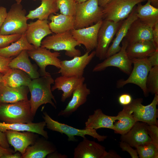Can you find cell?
<instances>
[{"instance_id": "ffe728a7", "label": "cell", "mask_w": 158, "mask_h": 158, "mask_svg": "<svg viewBox=\"0 0 158 158\" xmlns=\"http://www.w3.org/2000/svg\"><path fill=\"white\" fill-rule=\"evenodd\" d=\"M85 80L84 77H69L61 75L54 80V85L51 87V90L52 91L56 89L62 91L61 101L64 102L71 96L75 90L80 84L84 83Z\"/></svg>"}, {"instance_id": "cb8c5ba5", "label": "cell", "mask_w": 158, "mask_h": 158, "mask_svg": "<svg viewBox=\"0 0 158 158\" xmlns=\"http://www.w3.org/2000/svg\"><path fill=\"white\" fill-rule=\"evenodd\" d=\"M29 92L28 86L11 87L1 81L0 82V104L10 103L28 100Z\"/></svg>"}, {"instance_id": "681fc988", "label": "cell", "mask_w": 158, "mask_h": 158, "mask_svg": "<svg viewBox=\"0 0 158 158\" xmlns=\"http://www.w3.org/2000/svg\"><path fill=\"white\" fill-rule=\"evenodd\" d=\"M22 154L19 152L4 155L1 158H22Z\"/></svg>"}, {"instance_id": "6da1fadb", "label": "cell", "mask_w": 158, "mask_h": 158, "mask_svg": "<svg viewBox=\"0 0 158 158\" xmlns=\"http://www.w3.org/2000/svg\"><path fill=\"white\" fill-rule=\"evenodd\" d=\"M54 80L50 74L32 79L28 86L31 94L29 100L31 110L35 116L37 109L43 104L49 103L56 109V104L53 95L51 85L54 84Z\"/></svg>"}, {"instance_id": "2e32d148", "label": "cell", "mask_w": 158, "mask_h": 158, "mask_svg": "<svg viewBox=\"0 0 158 158\" xmlns=\"http://www.w3.org/2000/svg\"><path fill=\"white\" fill-rule=\"evenodd\" d=\"M52 33L49 28L48 20L39 19L28 24L25 33L27 41L33 45L35 49L40 47L44 37Z\"/></svg>"}, {"instance_id": "277c9868", "label": "cell", "mask_w": 158, "mask_h": 158, "mask_svg": "<svg viewBox=\"0 0 158 158\" xmlns=\"http://www.w3.org/2000/svg\"><path fill=\"white\" fill-rule=\"evenodd\" d=\"M26 14V10L21 3L12 4L1 28L0 34L8 35L25 33L28 25Z\"/></svg>"}, {"instance_id": "8d00e7d4", "label": "cell", "mask_w": 158, "mask_h": 158, "mask_svg": "<svg viewBox=\"0 0 158 158\" xmlns=\"http://www.w3.org/2000/svg\"><path fill=\"white\" fill-rule=\"evenodd\" d=\"M56 1L61 14L75 16L77 4L75 0H56Z\"/></svg>"}, {"instance_id": "4fadbf2b", "label": "cell", "mask_w": 158, "mask_h": 158, "mask_svg": "<svg viewBox=\"0 0 158 158\" xmlns=\"http://www.w3.org/2000/svg\"><path fill=\"white\" fill-rule=\"evenodd\" d=\"M50 50L41 47L35 49L27 51L29 57L33 59L40 68V76L50 73L46 71V67L52 65L58 69L61 67V60L58 58L60 53L58 51L52 52Z\"/></svg>"}, {"instance_id": "ab89813d", "label": "cell", "mask_w": 158, "mask_h": 158, "mask_svg": "<svg viewBox=\"0 0 158 158\" xmlns=\"http://www.w3.org/2000/svg\"><path fill=\"white\" fill-rule=\"evenodd\" d=\"M120 147L124 151H126L130 154L132 158H139L136 149H134L127 143L121 141L119 143Z\"/></svg>"}, {"instance_id": "ba28073f", "label": "cell", "mask_w": 158, "mask_h": 158, "mask_svg": "<svg viewBox=\"0 0 158 158\" xmlns=\"http://www.w3.org/2000/svg\"><path fill=\"white\" fill-rule=\"evenodd\" d=\"M132 60L133 67L126 80L120 79L117 81L118 88L123 87L126 85L132 83L139 86L142 90L145 97L149 95L146 86L147 76L152 67L147 58H133Z\"/></svg>"}, {"instance_id": "9f6ffc18", "label": "cell", "mask_w": 158, "mask_h": 158, "mask_svg": "<svg viewBox=\"0 0 158 158\" xmlns=\"http://www.w3.org/2000/svg\"><path fill=\"white\" fill-rule=\"evenodd\" d=\"M15 0L16 1V3H19V4L21 3V2L22 1V0Z\"/></svg>"}, {"instance_id": "11a10c76", "label": "cell", "mask_w": 158, "mask_h": 158, "mask_svg": "<svg viewBox=\"0 0 158 158\" xmlns=\"http://www.w3.org/2000/svg\"><path fill=\"white\" fill-rule=\"evenodd\" d=\"M4 74L0 73V82L2 81V79Z\"/></svg>"}, {"instance_id": "7c38bea8", "label": "cell", "mask_w": 158, "mask_h": 158, "mask_svg": "<svg viewBox=\"0 0 158 158\" xmlns=\"http://www.w3.org/2000/svg\"><path fill=\"white\" fill-rule=\"evenodd\" d=\"M87 51L82 56H76L70 60L61 61L58 71L61 75L69 77H83L84 69L95 56V51L89 54Z\"/></svg>"}, {"instance_id": "7a4b0ae2", "label": "cell", "mask_w": 158, "mask_h": 158, "mask_svg": "<svg viewBox=\"0 0 158 158\" xmlns=\"http://www.w3.org/2000/svg\"><path fill=\"white\" fill-rule=\"evenodd\" d=\"M32 114L29 100L0 104V121L7 123L32 122Z\"/></svg>"}, {"instance_id": "7dc6e473", "label": "cell", "mask_w": 158, "mask_h": 158, "mask_svg": "<svg viewBox=\"0 0 158 158\" xmlns=\"http://www.w3.org/2000/svg\"><path fill=\"white\" fill-rule=\"evenodd\" d=\"M14 151L9 148H5L0 145V158L6 155L15 153Z\"/></svg>"}, {"instance_id": "f35d334b", "label": "cell", "mask_w": 158, "mask_h": 158, "mask_svg": "<svg viewBox=\"0 0 158 158\" xmlns=\"http://www.w3.org/2000/svg\"><path fill=\"white\" fill-rule=\"evenodd\" d=\"M158 125L147 123V133L150 137L151 142L158 147Z\"/></svg>"}, {"instance_id": "816d5d0a", "label": "cell", "mask_w": 158, "mask_h": 158, "mask_svg": "<svg viewBox=\"0 0 158 158\" xmlns=\"http://www.w3.org/2000/svg\"><path fill=\"white\" fill-rule=\"evenodd\" d=\"M111 0H98L99 5L102 7Z\"/></svg>"}, {"instance_id": "9c48e42d", "label": "cell", "mask_w": 158, "mask_h": 158, "mask_svg": "<svg viewBox=\"0 0 158 158\" xmlns=\"http://www.w3.org/2000/svg\"><path fill=\"white\" fill-rule=\"evenodd\" d=\"M144 0H111L102 7L104 19L115 22L126 18L138 4Z\"/></svg>"}, {"instance_id": "836d02e7", "label": "cell", "mask_w": 158, "mask_h": 158, "mask_svg": "<svg viewBox=\"0 0 158 158\" xmlns=\"http://www.w3.org/2000/svg\"><path fill=\"white\" fill-rule=\"evenodd\" d=\"M117 122L114 123V133L123 135L127 133L137 122L132 116L123 109L116 116Z\"/></svg>"}, {"instance_id": "1f68e13d", "label": "cell", "mask_w": 158, "mask_h": 158, "mask_svg": "<svg viewBox=\"0 0 158 158\" xmlns=\"http://www.w3.org/2000/svg\"><path fill=\"white\" fill-rule=\"evenodd\" d=\"M32 80L24 72L19 69L11 68L4 74L2 81L7 86L13 87L28 86Z\"/></svg>"}, {"instance_id": "74e56055", "label": "cell", "mask_w": 158, "mask_h": 158, "mask_svg": "<svg viewBox=\"0 0 158 158\" xmlns=\"http://www.w3.org/2000/svg\"><path fill=\"white\" fill-rule=\"evenodd\" d=\"M22 34H17L6 35L0 34V48L7 46L10 44L18 40Z\"/></svg>"}, {"instance_id": "d4e9b609", "label": "cell", "mask_w": 158, "mask_h": 158, "mask_svg": "<svg viewBox=\"0 0 158 158\" xmlns=\"http://www.w3.org/2000/svg\"><path fill=\"white\" fill-rule=\"evenodd\" d=\"M46 126L44 121L37 123H7L0 122V130L5 132L7 130H12L18 131H29L38 134L47 139L49 136L48 133L44 130Z\"/></svg>"}, {"instance_id": "f1b7e54d", "label": "cell", "mask_w": 158, "mask_h": 158, "mask_svg": "<svg viewBox=\"0 0 158 158\" xmlns=\"http://www.w3.org/2000/svg\"><path fill=\"white\" fill-rule=\"evenodd\" d=\"M137 5L135 8L138 18L152 28L158 22V8L152 6L149 1L144 5L140 3Z\"/></svg>"}, {"instance_id": "d590c367", "label": "cell", "mask_w": 158, "mask_h": 158, "mask_svg": "<svg viewBox=\"0 0 158 158\" xmlns=\"http://www.w3.org/2000/svg\"><path fill=\"white\" fill-rule=\"evenodd\" d=\"M146 86L149 93L158 95V66L151 68L147 78Z\"/></svg>"}, {"instance_id": "3957f363", "label": "cell", "mask_w": 158, "mask_h": 158, "mask_svg": "<svg viewBox=\"0 0 158 158\" xmlns=\"http://www.w3.org/2000/svg\"><path fill=\"white\" fill-rule=\"evenodd\" d=\"M98 1L87 0L77 3L74 29L87 27L103 20L102 8L99 5Z\"/></svg>"}, {"instance_id": "d6a6232c", "label": "cell", "mask_w": 158, "mask_h": 158, "mask_svg": "<svg viewBox=\"0 0 158 158\" xmlns=\"http://www.w3.org/2000/svg\"><path fill=\"white\" fill-rule=\"evenodd\" d=\"M35 49L34 46L28 42L24 33L18 40L10 45L0 48V56L6 58L13 57L18 55L23 50H31Z\"/></svg>"}, {"instance_id": "484cf974", "label": "cell", "mask_w": 158, "mask_h": 158, "mask_svg": "<svg viewBox=\"0 0 158 158\" xmlns=\"http://www.w3.org/2000/svg\"><path fill=\"white\" fill-rule=\"evenodd\" d=\"M116 121V116H111L104 114L101 109L94 111L89 115L85 122V129L97 130L101 128L114 129V123Z\"/></svg>"}, {"instance_id": "e0dca14e", "label": "cell", "mask_w": 158, "mask_h": 158, "mask_svg": "<svg viewBox=\"0 0 158 158\" xmlns=\"http://www.w3.org/2000/svg\"><path fill=\"white\" fill-rule=\"evenodd\" d=\"M4 133L9 144L14 147L15 152H19L22 155L25 153L27 147L33 144L37 138L36 133L31 132H21L9 130Z\"/></svg>"}, {"instance_id": "7402d4cb", "label": "cell", "mask_w": 158, "mask_h": 158, "mask_svg": "<svg viewBox=\"0 0 158 158\" xmlns=\"http://www.w3.org/2000/svg\"><path fill=\"white\" fill-rule=\"evenodd\" d=\"M135 6L133 8L129 16L122 21L116 34L115 37L108 49L106 54V58L117 53L120 50L121 47L120 46L121 43L126 36L132 23L138 18Z\"/></svg>"}, {"instance_id": "6f0895ef", "label": "cell", "mask_w": 158, "mask_h": 158, "mask_svg": "<svg viewBox=\"0 0 158 158\" xmlns=\"http://www.w3.org/2000/svg\"><path fill=\"white\" fill-rule=\"evenodd\" d=\"M34 1H37V0H33ZM40 0V1H41L42 0Z\"/></svg>"}, {"instance_id": "bcb514c9", "label": "cell", "mask_w": 158, "mask_h": 158, "mask_svg": "<svg viewBox=\"0 0 158 158\" xmlns=\"http://www.w3.org/2000/svg\"><path fill=\"white\" fill-rule=\"evenodd\" d=\"M6 8L0 6V30L7 14Z\"/></svg>"}, {"instance_id": "44dd1931", "label": "cell", "mask_w": 158, "mask_h": 158, "mask_svg": "<svg viewBox=\"0 0 158 158\" xmlns=\"http://www.w3.org/2000/svg\"><path fill=\"white\" fill-rule=\"evenodd\" d=\"M90 93V90L87 87L86 83L80 84L73 92L72 98L65 108L59 112L58 116H70L86 102L87 97Z\"/></svg>"}, {"instance_id": "f5cc1de1", "label": "cell", "mask_w": 158, "mask_h": 158, "mask_svg": "<svg viewBox=\"0 0 158 158\" xmlns=\"http://www.w3.org/2000/svg\"><path fill=\"white\" fill-rule=\"evenodd\" d=\"M151 2V4L155 7H158V0H147Z\"/></svg>"}, {"instance_id": "f907efd6", "label": "cell", "mask_w": 158, "mask_h": 158, "mask_svg": "<svg viewBox=\"0 0 158 158\" xmlns=\"http://www.w3.org/2000/svg\"><path fill=\"white\" fill-rule=\"evenodd\" d=\"M108 158H121L116 152L113 150H110L108 152Z\"/></svg>"}, {"instance_id": "f546056e", "label": "cell", "mask_w": 158, "mask_h": 158, "mask_svg": "<svg viewBox=\"0 0 158 158\" xmlns=\"http://www.w3.org/2000/svg\"><path fill=\"white\" fill-rule=\"evenodd\" d=\"M156 49L153 42L145 41L128 44L126 50L132 59L147 58Z\"/></svg>"}, {"instance_id": "52a82bcc", "label": "cell", "mask_w": 158, "mask_h": 158, "mask_svg": "<svg viewBox=\"0 0 158 158\" xmlns=\"http://www.w3.org/2000/svg\"><path fill=\"white\" fill-rule=\"evenodd\" d=\"M43 113L42 118L46 123L47 128L52 131L66 134L68 137V140L69 141H77V140L75 137V136L85 138H86L85 136L89 135L96 139L99 142L104 141L107 137V136L99 134L96 130L75 128L54 120L46 112H44Z\"/></svg>"}, {"instance_id": "603a6c76", "label": "cell", "mask_w": 158, "mask_h": 158, "mask_svg": "<svg viewBox=\"0 0 158 158\" xmlns=\"http://www.w3.org/2000/svg\"><path fill=\"white\" fill-rule=\"evenodd\" d=\"M45 138H37L35 143L26 148L22 158H44L56 151L53 144Z\"/></svg>"}, {"instance_id": "83f0119b", "label": "cell", "mask_w": 158, "mask_h": 158, "mask_svg": "<svg viewBox=\"0 0 158 158\" xmlns=\"http://www.w3.org/2000/svg\"><path fill=\"white\" fill-rule=\"evenodd\" d=\"M48 19L51 20L49 23V28L54 34L63 33L74 29L75 16L51 14Z\"/></svg>"}, {"instance_id": "8fae6325", "label": "cell", "mask_w": 158, "mask_h": 158, "mask_svg": "<svg viewBox=\"0 0 158 158\" xmlns=\"http://www.w3.org/2000/svg\"><path fill=\"white\" fill-rule=\"evenodd\" d=\"M122 21L115 22L105 19L103 20L98 31L97 44L95 51V56L99 60H104L106 58L109 45Z\"/></svg>"}, {"instance_id": "60d3db41", "label": "cell", "mask_w": 158, "mask_h": 158, "mask_svg": "<svg viewBox=\"0 0 158 158\" xmlns=\"http://www.w3.org/2000/svg\"><path fill=\"white\" fill-rule=\"evenodd\" d=\"M13 57L6 58L0 56V73L4 74L11 69L8 64Z\"/></svg>"}, {"instance_id": "d6986e66", "label": "cell", "mask_w": 158, "mask_h": 158, "mask_svg": "<svg viewBox=\"0 0 158 158\" xmlns=\"http://www.w3.org/2000/svg\"><path fill=\"white\" fill-rule=\"evenodd\" d=\"M124 38L128 44L141 41L153 42L152 28L138 18L132 23Z\"/></svg>"}, {"instance_id": "7bdbcfd3", "label": "cell", "mask_w": 158, "mask_h": 158, "mask_svg": "<svg viewBox=\"0 0 158 158\" xmlns=\"http://www.w3.org/2000/svg\"><path fill=\"white\" fill-rule=\"evenodd\" d=\"M147 58L152 67L158 66V49H156Z\"/></svg>"}, {"instance_id": "ac0fdd59", "label": "cell", "mask_w": 158, "mask_h": 158, "mask_svg": "<svg viewBox=\"0 0 158 158\" xmlns=\"http://www.w3.org/2000/svg\"><path fill=\"white\" fill-rule=\"evenodd\" d=\"M147 123L137 121L126 133L121 135V141L125 142L132 147L151 142L147 129Z\"/></svg>"}, {"instance_id": "f6af8a7d", "label": "cell", "mask_w": 158, "mask_h": 158, "mask_svg": "<svg viewBox=\"0 0 158 158\" xmlns=\"http://www.w3.org/2000/svg\"><path fill=\"white\" fill-rule=\"evenodd\" d=\"M0 145L5 148H9V144L5 133L0 130Z\"/></svg>"}, {"instance_id": "5bb4252c", "label": "cell", "mask_w": 158, "mask_h": 158, "mask_svg": "<svg viewBox=\"0 0 158 158\" xmlns=\"http://www.w3.org/2000/svg\"><path fill=\"white\" fill-rule=\"evenodd\" d=\"M103 20L90 26L71 31L75 40L85 47L87 51L95 49L97 44L98 31Z\"/></svg>"}, {"instance_id": "ee69618b", "label": "cell", "mask_w": 158, "mask_h": 158, "mask_svg": "<svg viewBox=\"0 0 158 158\" xmlns=\"http://www.w3.org/2000/svg\"><path fill=\"white\" fill-rule=\"evenodd\" d=\"M153 42L157 49H158V22L152 28Z\"/></svg>"}, {"instance_id": "b9f144b4", "label": "cell", "mask_w": 158, "mask_h": 158, "mask_svg": "<svg viewBox=\"0 0 158 158\" xmlns=\"http://www.w3.org/2000/svg\"><path fill=\"white\" fill-rule=\"evenodd\" d=\"M131 96L128 93H124L121 95L118 98L119 104L123 106L129 104L133 100Z\"/></svg>"}, {"instance_id": "9a60e30c", "label": "cell", "mask_w": 158, "mask_h": 158, "mask_svg": "<svg viewBox=\"0 0 158 158\" xmlns=\"http://www.w3.org/2000/svg\"><path fill=\"white\" fill-rule=\"evenodd\" d=\"M108 152L103 146L95 141L83 138L75 148L74 158H108Z\"/></svg>"}, {"instance_id": "db71d44e", "label": "cell", "mask_w": 158, "mask_h": 158, "mask_svg": "<svg viewBox=\"0 0 158 158\" xmlns=\"http://www.w3.org/2000/svg\"><path fill=\"white\" fill-rule=\"evenodd\" d=\"M87 0H75L76 3H80L84 2Z\"/></svg>"}, {"instance_id": "5b68a950", "label": "cell", "mask_w": 158, "mask_h": 158, "mask_svg": "<svg viewBox=\"0 0 158 158\" xmlns=\"http://www.w3.org/2000/svg\"><path fill=\"white\" fill-rule=\"evenodd\" d=\"M80 45L69 31L47 37L42 41L40 47L55 51L65 50L66 55L74 57L81 55L80 51L75 48Z\"/></svg>"}, {"instance_id": "4316f807", "label": "cell", "mask_w": 158, "mask_h": 158, "mask_svg": "<svg viewBox=\"0 0 158 158\" xmlns=\"http://www.w3.org/2000/svg\"><path fill=\"white\" fill-rule=\"evenodd\" d=\"M27 50L22 51L18 55L13 58L9 63L11 68L21 70L25 72L32 79L40 77L36 68L31 62Z\"/></svg>"}, {"instance_id": "8992f818", "label": "cell", "mask_w": 158, "mask_h": 158, "mask_svg": "<svg viewBox=\"0 0 158 158\" xmlns=\"http://www.w3.org/2000/svg\"><path fill=\"white\" fill-rule=\"evenodd\" d=\"M143 99H133L129 104L123 106V109L130 114L136 121H140L149 124H158V95L154 97L150 104L144 105L142 104Z\"/></svg>"}, {"instance_id": "e575fe53", "label": "cell", "mask_w": 158, "mask_h": 158, "mask_svg": "<svg viewBox=\"0 0 158 158\" xmlns=\"http://www.w3.org/2000/svg\"><path fill=\"white\" fill-rule=\"evenodd\" d=\"M135 148L140 158H158V147L152 142L138 146Z\"/></svg>"}, {"instance_id": "4dcf8cb0", "label": "cell", "mask_w": 158, "mask_h": 158, "mask_svg": "<svg viewBox=\"0 0 158 158\" xmlns=\"http://www.w3.org/2000/svg\"><path fill=\"white\" fill-rule=\"evenodd\" d=\"M41 5L36 9L30 11L26 16L28 20L38 19L41 20H47L51 14L59 10L56 0H42Z\"/></svg>"}, {"instance_id": "30bf717a", "label": "cell", "mask_w": 158, "mask_h": 158, "mask_svg": "<svg viewBox=\"0 0 158 158\" xmlns=\"http://www.w3.org/2000/svg\"><path fill=\"white\" fill-rule=\"evenodd\" d=\"M121 42L122 45L120 51L96 65L93 69V72L102 71L107 67L113 66L118 68L123 73L129 75L133 68V63L132 59L128 56L126 52L128 43L124 38Z\"/></svg>"}, {"instance_id": "c3c4849f", "label": "cell", "mask_w": 158, "mask_h": 158, "mask_svg": "<svg viewBox=\"0 0 158 158\" xmlns=\"http://www.w3.org/2000/svg\"><path fill=\"white\" fill-rule=\"evenodd\" d=\"M48 158H66L68 156L66 154H63L55 151L48 154L47 156Z\"/></svg>"}]
</instances>
